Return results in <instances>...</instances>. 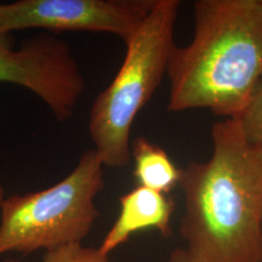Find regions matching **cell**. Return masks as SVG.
I'll use <instances>...</instances> for the list:
<instances>
[{
    "label": "cell",
    "instance_id": "cell-9",
    "mask_svg": "<svg viewBox=\"0 0 262 262\" xmlns=\"http://www.w3.org/2000/svg\"><path fill=\"white\" fill-rule=\"evenodd\" d=\"M249 142L262 149V75L255 85L247 106L238 118Z\"/></svg>",
    "mask_w": 262,
    "mask_h": 262
},
{
    "label": "cell",
    "instance_id": "cell-1",
    "mask_svg": "<svg viewBox=\"0 0 262 262\" xmlns=\"http://www.w3.org/2000/svg\"><path fill=\"white\" fill-rule=\"evenodd\" d=\"M206 162L182 169L180 233L193 262H262V149L238 119L211 130Z\"/></svg>",
    "mask_w": 262,
    "mask_h": 262
},
{
    "label": "cell",
    "instance_id": "cell-5",
    "mask_svg": "<svg viewBox=\"0 0 262 262\" xmlns=\"http://www.w3.org/2000/svg\"><path fill=\"white\" fill-rule=\"evenodd\" d=\"M0 83L25 88L40 98L58 122L73 116L85 79L68 42L35 35L15 48L10 35L0 37Z\"/></svg>",
    "mask_w": 262,
    "mask_h": 262
},
{
    "label": "cell",
    "instance_id": "cell-7",
    "mask_svg": "<svg viewBox=\"0 0 262 262\" xmlns=\"http://www.w3.org/2000/svg\"><path fill=\"white\" fill-rule=\"evenodd\" d=\"M119 202V216L98 248L102 254L108 256L134 233L145 229H158L165 238L171 234L170 221L175 202L169 194L137 186L120 196Z\"/></svg>",
    "mask_w": 262,
    "mask_h": 262
},
{
    "label": "cell",
    "instance_id": "cell-13",
    "mask_svg": "<svg viewBox=\"0 0 262 262\" xmlns=\"http://www.w3.org/2000/svg\"><path fill=\"white\" fill-rule=\"evenodd\" d=\"M5 262H18V261H16V260H11V258H9V260H6Z\"/></svg>",
    "mask_w": 262,
    "mask_h": 262
},
{
    "label": "cell",
    "instance_id": "cell-10",
    "mask_svg": "<svg viewBox=\"0 0 262 262\" xmlns=\"http://www.w3.org/2000/svg\"><path fill=\"white\" fill-rule=\"evenodd\" d=\"M42 262H108V256L101 253L98 248L72 244L47 251Z\"/></svg>",
    "mask_w": 262,
    "mask_h": 262
},
{
    "label": "cell",
    "instance_id": "cell-2",
    "mask_svg": "<svg viewBox=\"0 0 262 262\" xmlns=\"http://www.w3.org/2000/svg\"><path fill=\"white\" fill-rule=\"evenodd\" d=\"M193 17V39L168 63V111L238 118L262 75V0H196Z\"/></svg>",
    "mask_w": 262,
    "mask_h": 262
},
{
    "label": "cell",
    "instance_id": "cell-8",
    "mask_svg": "<svg viewBox=\"0 0 262 262\" xmlns=\"http://www.w3.org/2000/svg\"><path fill=\"white\" fill-rule=\"evenodd\" d=\"M134 178L141 187L169 194L180 186L182 169L170 158L165 149L146 137H137L131 145Z\"/></svg>",
    "mask_w": 262,
    "mask_h": 262
},
{
    "label": "cell",
    "instance_id": "cell-4",
    "mask_svg": "<svg viewBox=\"0 0 262 262\" xmlns=\"http://www.w3.org/2000/svg\"><path fill=\"white\" fill-rule=\"evenodd\" d=\"M103 166L96 150H85L56 185L5 198L0 204V255L81 244L98 217L95 198L104 188Z\"/></svg>",
    "mask_w": 262,
    "mask_h": 262
},
{
    "label": "cell",
    "instance_id": "cell-11",
    "mask_svg": "<svg viewBox=\"0 0 262 262\" xmlns=\"http://www.w3.org/2000/svg\"><path fill=\"white\" fill-rule=\"evenodd\" d=\"M169 262H193L192 258L188 256V254L186 253L185 249H175L170 255V261Z\"/></svg>",
    "mask_w": 262,
    "mask_h": 262
},
{
    "label": "cell",
    "instance_id": "cell-6",
    "mask_svg": "<svg viewBox=\"0 0 262 262\" xmlns=\"http://www.w3.org/2000/svg\"><path fill=\"white\" fill-rule=\"evenodd\" d=\"M156 0H18L0 4V37L12 32H100L124 41L145 21Z\"/></svg>",
    "mask_w": 262,
    "mask_h": 262
},
{
    "label": "cell",
    "instance_id": "cell-12",
    "mask_svg": "<svg viewBox=\"0 0 262 262\" xmlns=\"http://www.w3.org/2000/svg\"><path fill=\"white\" fill-rule=\"evenodd\" d=\"M5 199V191H4V186H3V181H2V176H0V204Z\"/></svg>",
    "mask_w": 262,
    "mask_h": 262
},
{
    "label": "cell",
    "instance_id": "cell-3",
    "mask_svg": "<svg viewBox=\"0 0 262 262\" xmlns=\"http://www.w3.org/2000/svg\"><path fill=\"white\" fill-rule=\"evenodd\" d=\"M179 0H156L126 39L125 57L111 84L95 98L89 134L101 162L124 168L131 160L130 133L137 114L162 83L173 49Z\"/></svg>",
    "mask_w": 262,
    "mask_h": 262
}]
</instances>
